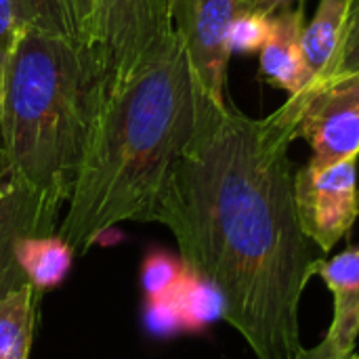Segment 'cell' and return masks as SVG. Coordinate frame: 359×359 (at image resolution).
I'll use <instances>...</instances> for the list:
<instances>
[{
    "label": "cell",
    "mask_w": 359,
    "mask_h": 359,
    "mask_svg": "<svg viewBox=\"0 0 359 359\" xmlns=\"http://www.w3.org/2000/svg\"><path fill=\"white\" fill-rule=\"evenodd\" d=\"M301 2H305V0H250L244 8L259 13V15H265V17H273L276 13L290 8L294 4H301Z\"/></svg>",
    "instance_id": "20"
},
{
    "label": "cell",
    "mask_w": 359,
    "mask_h": 359,
    "mask_svg": "<svg viewBox=\"0 0 359 359\" xmlns=\"http://www.w3.org/2000/svg\"><path fill=\"white\" fill-rule=\"evenodd\" d=\"M349 72H359V0H353L347 32H345V42H343V48L339 53V59L334 63L330 78L339 74H349Z\"/></svg>",
    "instance_id": "19"
},
{
    "label": "cell",
    "mask_w": 359,
    "mask_h": 359,
    "mask_svg": "<svg viewBox=\"0 0 359 359\" xmlns=\"http://www.w3.org/2000/svg\"><path fill=\"white\" fill-rule=\"evenodd\" d=\"M25 29L17 0H0V84L6 63Z\"/></svg>",
    "instance_id": "18"
},
{
    "label": "cell",
    "mask_w": 359,
    "mask_h": 359,
    "mask_svg": "<svg viewBox=\"0 0 359 359\" xmlns=\"http://www.w3.org/2000/svg\"><path fill=\"white\" fill-rule=\"evenodd\" d=\"M175 36V0H95V48L109 80L143 67Z\"/></svg>",
    "instance_id": "4"
},
{
    "label": "cell",
    "mask_w": 359,
    "mask_h": 359,
    "mask_svg": "<svg viewBox=\"0 0 359 359\" xmlns=\"http://www.w3.org/2000/svg\"><path fill=\"white\" fill-rule=\"evenodd\" d=\"M294 200L303 233L330 252L359 217L358 158L318 168L307 162L294 175Z\"/></svg>",
    "instance_id": "7"
},
{
    "label": "cell",
    "mask_w": 359,
    "mask_h": 359,
    "mask_svg": "<svg viewBox=\"0 0 359 359\" xmlns=\"http://www.w3.org/2000/svg\"><path fill=\"white\" fill-rule=\"evenodd\" d=\"M53 227L46 223L38 200L2 177L0 181V301L27 284V278L17 261V244L25 236H50Z\"/></svg>",
    "instance_id": "9"
},
{
    "label": "cell",
    "mask_w": 359,
    "mask_h": 359,
    "mask_svg": "<svg viewBox=\"0 0 359 359\" xmlns=\"http://www.w3.org/2000/svg\"><path fill=\"white\" fill-rule=\"evenodd\" d=\"M183 269H185V263L181 259H175L162 250L149 252L141 267V282H143L145 299L162 294L168 286L175 284V280L183 273Z\"/></svg>",
    "instance_id": "17"
},
{
    "label": "cell",
    "mask_w": 359,
    "mask_h": 359,
    "mask_svg": "<svg viewBox=\"0 0 359 359\" xmlns=\"http://www.w3.org/2000/svg\"><path fill=\"white\" fill-rule=\"evenodd\" d=\"M248 2H250V0H242V4H244V6H246V4H248Z\"/></svg>",
    "instance_id": "23"
},
{
    "label": "cell",
    "mask_w": 359,
    "mask_h": 359,
    "mask_svg": "<svg viewBox=\"0 0 359 359\" xmlns=\"http://www.w3.org/2000/svg\"><path fill=\"white\" fill-rule=\"evenodd\" d=\"M200 90L175 36L143 67L101 82L59 236L84 255L126 221H151L172 164L191 141Z\"/></svg>",
    "instance_id": "2"
},
{
    "label": "cell",
    "mask_w": 359,
    "mask_h": 359,
    "mask_svg": "<svg viewBox=\"0 0 359 359\" xmlns=\"http://www.w3.org/2000/svg\"><path fill=\"white\" fill-rule=\"evenodd\" d=\"M305 2L276 13L269 27V38L261 48V74L263 78L297 95L311 84V76L303 55V29H305Z\"/></svg>",
    "instance_id": "11"
},
{
    "label": "cell",
    "mask_w": 359,
    "mask_h": 359,
    "mask_svg": "<svg viewBox=\"0 0 359 359\" xmlns=\"http://www.w3.org/2000/svg\"><path fill=\"white\" fill-rule=\"evenodd\" d=\"M269 27H271L269 17L242 8L229 32V50L244 53V55L261 50L269 38Z\"/></svg>",
    "instance_id": "16"
},
{
    "label": "cell",
    "mask_w": 359,
    "mask_h": 359,
    "mask_svg": "<svg viewBox=\"0 0 359 359\" xmlns=\"http://www.w3.org/2000/svg\"><path fill=\"white\" fill-rule=\"evenodd\" d=\"M353 0H320L311 23L303 29V55L311 84L330 78L345 42Z\"/></svg>",
    "instance_id": "12"
},
{
    "label": "cell",
    "mask_w": 359,
    "mask_h": 359,
    "mask_svg": "<svg viewBox=\"0 0 359 359\" xmlns=\"http://www.w3.org/2000/svg\"><path fill=\"white\" fill-rule=\"evenodd\" d=\"M301 101L250 118L227 101L200 97L191 141L170 168L154 223L179 246L181 261L212 284L223 318L257 359H299V307L316 259L294 200Z\"/></svg>",
    "instance_id": "1"
},
{
    "label": "cell",
    "mask_w": 359,
    "mask_h": 359,
    "mask_svg": "<svg viewBox=\"0 0 359 359\" xmlns=\"http://www.w3.org/2000/svg\"><path fill=\"white\" fill-rule=\"evenodd\" d=\"M297 137L311 147V166L359 158V72L339 74L297 93Z\"/></svg>",
    "instance_id": "5"
},
{
    "label": "cell",
    "mask_w": 359,
    "mask_h": 359,
    "mask_svg": "<svg viewBox=\"0 0 359 359\" xmlns=\"http://www.w3.org/2000/svg\"><path fill=\"white\" fill-rule=\"evenodd\" d=\"M4 177V162H2V149H0V181Z\"/></svg>",
    "instance_id": "22"
},
{
    "label": "cell",
    "mask_w": 359,
    "mask_h": 359,
    "mask_svg": "<svg viewBox=\"0 0 359 359\" xmlns=\"http://www.w3.org/2000/svg\"><path fill=\"white\" fill-rule=\"evenodd\" d=\"M242 8V0H175V32L196 86L217 107L227 105L229 32Z\"/></svg>",
    "instance_id": "6"
},
{
    "label": "cell",
    "mask_w": 359,
    "mask_h": 359,
    "mask_svg": "<svg viewBox=\"0 0 359 359\" xmlns=\"http://www.w3.org/2000/svg\"><path fill=\"white\" fill-rule=\"evenodd\" d=\"M72 259L74 250L59 233L25 236L17 244V261L36 290H48L61 284L72 269Z\"/></svg>",
    "instance_id": "14"
},
{
    "label": "cell",
    "mask_w": 359,
    "mask_h": 359,
    "mask_svg": "<svg viewBox=\"0 0 359 359\" xmlns=\"http://www.w3.org/2000/svg\"><path fill=\"white\" fill-rule=\"evenodd\" d=\"M217 316H223L219 290L194 273L187 265L183 273L162 294L147 299V326L154 332L170 334L179 330H200Z\"/></svg>",
    "instance_id": "8"
},
{
    "label": "cell",
    "mask_w": 359,
    "mask_h": 359,
    "mask_svg": "<svg viewBox=\"0 0 359 359\" xmlns=\"http://www.w3.org/2000/svg\"><path fill=\"white\" fill-rule=\"evenodd\" d=\"M299 359H359L358 355H349V358H339V355H334L332 351H330V347L326 345V343H322V345H318L316 349H305V353L301 355Z\"/></svg>",
    "instance_id": "21"
},
{
    "label": "cell",
    "mask_w": 359,
    "mask_h": 359,
    "mask_svg": "<svg viewBox=\"0 0 359 359\" xmlns=\"http://www.w3.org/2000/svg\"><path fill=\"white\" fill-rule=\"evenodd\" d=\"M105 78L97 48L25 27L0 84L4 177L27 189L55 229L67 204Z\"/></svg>",
    "instance_id": "3"
},
{
    "label": "cell",
    "mask_w": 359,
    "mask_h": 359,
    "mask_svg": "<svg viewBox=\"0 0 359 359\" xmlns=\"http://www.w3.org/2000/svg\"><path fill=\"white\" fill-rule=\"evenodd\" d=\"M311 276L324 280L334 294V318L324 343L339 358L353 355L359 337V246L334 259H316Z\"/></svg>",
    "instance_id": "10"
},
{
    "label": "cell",
    "mask_w": 359,
    "mask_h": 359,
    "mask_svg": "<svg viewBox=\"0 0 359 359\" xmlns=\"http://www.w3.org/2000/svg\"><path fill=\"white\" fill-rule=\"evenodd\" d=\"M36 288L27 282L0 301V359H27L34 320Z\"/></svg>",
    "instance_id": "15"
},
{
    "label": "cell",
    "mask_w": 359,
    "mask_h": 359,
    "mask_svg": "<svg viewBox=\"0 0 359 359\" xmlns=\"http://www.w3.org/2000/svg\"><path fill=\"white\" fill-rule=\"evenodd\" d=\"M25 27L95 48V0H17Z\"/></svg>",
    "instance_id": "13"
}]
</instances>
